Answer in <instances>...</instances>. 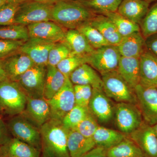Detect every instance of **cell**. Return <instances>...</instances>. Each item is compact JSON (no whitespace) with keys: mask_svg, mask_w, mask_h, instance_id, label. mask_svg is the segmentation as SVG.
I'll return each mask as SVG.
<instances>
[{"mask_svg":"<svg viewBox=\"0 0 157 157\" xmlns=\"http://www.w3.org/2000/svg\"><path fill=\"white\" fill-rule=\"evenodd\" d=\"M42 150L50 157H71L67 147L69 131L62 121L50 118L40 128Z\"/></svg>","mask_w":157,"mask_h":157,"instance_id":"6da1fadb","label":"cell"},{"mask_svg":"<svg viewBox=\"0 0 157 157\" xmlns=\"http://www.w3.org/2000/svg\"><path fill=\"white\" fill-rule=\"evenodd\" d=\"M96 15L79 2L61 0L52 6V21L69 29H75Z\"/></svg>","mask_w":157,"mask_h":157,"instance_id":"7a4b0ae2","label":"cell"},{"mask_svg":"<svg viewBox=\"0 0 157 157\" xmlns=\"http://www.w3.org/2000/svg\"><path fill=\"white\" fill-rule=\"evenodd\" d=\"M27 96L16 81L0 82V111L10 116L21 114L25 109Z\"/></svg>","mask_w":157,"mask_h":157,"instance_id":"3957f363","label":"cell"},{"mask_svg":"<svg viewBox=\"0 0 157 157\" xmlns=\"http://www.w3.org/2000/svg\"><path fill=\"white\" fill-rule=\"evenodd\" d=\"M103 90L109 98L118 103L137 104L135 90L122 78L117 70L101 75Z\"/></svg>","mask_w":157,"mask_h":157,"instance_id":"277c9868","label":"cell"},{"mask_svg":"<svg viewBox=\"0 0 157 157\" xmlns=\"http://www.w3.org/2000/svg\"><path fill=\"white\" fill-rule=\"evenodd\" d=\"M7 125L14 137L42 150L40 128L23 116L19 114L12 117Z\"/></svg>","mask_w":157,"mask_h":157,"instance_id":"5b68a950","label":"cell"},{"mask_svg":"<svg viewBox=\"0 0 157 157\" xmlns=\"http://www.w3.org/2000/svg\"><path fill=\"white\" fill-rule=\"evenodd\" d=\"M121 56L116 45L95 49L87 55V64L101 75L117 70Z\"/></svg>","mask_w":157,"mask_h":157,"instance_id":"8992f818","label":"cell"},{"mask_svg":"<svg viewBox=\"0 0 157 157\" xmlns=\"http://www.w3.org/2000/svg\"><path fill=\"white\" fill-rule=\"evenodd\" d=\"M114 113L118 128L127 135L138 128L144 122L137 104L118 103L114 108Z\"/></svg>","mask_w":157,"mask_h":157,"instance_id":"52a82bcc","label":"cell"},{"mask_svg":"<svg viewBox=\"0 0 157 157\" xmlns=\"http://www.w3.org/2000/svg\"><path fill=\"white\" fill-rule=\"evenodd\" d=\"M53 5L30 1L21 5L15 16V24L27 26L42 21H52Z\"/></svg>","mask_w":157,"mask_h":157,"instance_id":"ba28073f","label":"cell"},{"mask_svg":"<svg viewBox=\"0 0 157 157\" xmlns=\"http://www.w3.org/2000/svg\"><path fill=\"white\" fill-rule=\"evenodd\" d=\"M137 105L144 122L153 126L157 123V88L139 84L135 87Z\"/></svg>","mask_w":157,"mask_h":157,"instance_id":"9c48e42d","label":"cell"},{"mask_svg":"<svg viewBox=\"0 0 157 157\" xmlns=\"http://www.w3.org/2000/svg\"><path fill=\"white\" fill-rule=\"evenodd\" d=\"M46 67L35 64L17 81L27 97L44 98Z\"/></svg>","mask_w":157,"mask_h":157,"instance_id":"30bf717a","label":"cell"},{"mask_svg":"<svg viewBox=\"0 0 157 157\" xmlns=\"http://www.w3.org/2000/svg\"><path fill=\"white\" fill-rule=\"evenodd\" d=\"M47 101L50 108L51 118L62 121L76 105L74 85L69 77L58 92Z\"/></svg>","mask_w":157,"mask_h":157,"instance_id":"8fae6325","label":"cell"},{"mask_svg":"<svg viewBox=\"0 0 157 157\" xmlns=\"http://www.w3.org/2000/svg\"><path fill=\"white\" fill-rule=\"evenodd\" d=\"M88 109L97 120L101 123L108 122L114 114V108L103 89H93Z\"/></svg>","mask_w":157,"mask_h":157,"instance_id":"7c38bea8","label":"cell"},{"mask_svg":"<svg viewBox=\"0 0 157 157\" xmlns=\"http://www.w3.org/2000/svg\"><path fill=\"white\" fill-rule=\"evenodd\" d=\"M147 157H157V137L152 126L144 122L138 128L128 135Z\"/></svg>","mask_w":157,"mask_h":157,"instance_id":"4fadbf2b","label":"cell"},{"mask_svg":"<svg viewBox=\"0 0 157 157\" xmlns=\"http://www.w3.org/2000/svg\"><path fill=\"white\" fill-rule=\"evenodd\" d=\"M30 38L56 43L65 41L66 32L53 21H42L27 25Z\"/></svg>","mask_w":157,"mask_h":157,"instance_id":"5bb4252c","label":"cell"},{"mask_svg":"<svg viewBox=\"0 0 157 157\" xmlns=\"http://www.w3.org/2000/svg\"><path fill=\"white\" fill-rule=\"evenodd\" d=\"M56 43L30 38L24 43L20 52L26 54L35 65L47 66L49 52Z\"/></svg>","mask_w":157,"mask_h":157,"instance_id":"9a60e30c","label":"cell"},{"mask_svg":"<svg viewBox=\"0 0 157 157\" xmlns=\"http://www.w3.org/2000/svg\"><path fill=\"white\" fill-rule=\"evenodd\" d=\"M21 114L40 128L51 118L50 108L48 101L44 98L27 97L25 109Z\"/></svg>","mask_w":157,"mask_h":157,"instance_id":"2e32d148","label":"cell"},{"mask_svg":"<svg viewBox=\"0 0 157 157\" xmlns=\"http://www.w3.org/2000/svg\"><path fill=\"white\" fill-rule=\"evenodd\" d=\"M0 60L9 79L16 82L35 65L26 54L20 52Z\"/></svg>","mask_w":157,"mask_h":157,"instance_id":"e0dca14e","label":"cell"},{"mask_svg":"<svg viewBox=\"0 0 157 157\" xmlns=\"http://www.w3.org/2000/svg\"><path fill=\"white\" fill-rule=\"evenodd\" d=\"M121 56L139 58L147 50L145 39L140 31L123 37L117 45Z\"/></svg>","mask_w":157,"mask_h":157,"instance_id":"ac0fdd59","label":"cell"},{"mask_svg":"<svg viewBox=\"0 0 157 157\" xmlns=\"http://www.w3.org/2000/svg\"><path fill=\"white\" fill-rule=\"evenodd\" d=\"M140 83L146 86H157V57L147 49L139 58Z\"/></svg>","mask_w":157,"mask_h":157,"instance_id":"d6986e66","label":"cell"},{"mask_svg":"<svg viewBox=\"0 0 157 157\" xmlns=\"http://www.w3.org/2000/svg\"><path fill=\"white\" fill-rule=\"evenodd\" d=\"M40 151L15 137L0 146V156L2 157H40Z\"/></svg>","mask_w":157,"mask_h":157,"instance_id":"ffe728a7","label":"cell"},{"mask_svg":"<svg viewBox=\"0 0 157 157\" xmlns=\"http://www.w3.org/2000/svg\"><path fill=\"white\" fill-rule=\"evenodd\" d=\"M150 4L144 0H123L117 12L132 22L139 25L148 11Z\"/></svg>","mask_w":157,"mask_h":157,"instance_id":"44dd1931","label":"cell"},{"mask_svg":"<svg viewBox=\"0 0 157 157\" xmlns=\"http://www.w3.org/2000/svg\"><path fill=\"white\" fill-rule=\"evenodd\" d=\"M73 85H90L94 88L103 89L101 77L97 71L87 63L82 65L69 77Z\"/></svg>","mask_w":157,"mask_h":157,"instance_id":"7402d4cb","label":"cell"},{"mask_svg":"<svg viewBox=\"0 0 157 157\" xmlns=\"http://www.w3.org/2000/svg\"><path fill=\"white\" fill-rule=\"evenodd\" d=\"M93 137H86L74 130L69 131L67 147L71 157H82L96 147Z\"/></svg>","mask_w":157,"mask_h":157,"instance_id":"603a6c76","label":"cell"},{"mask_svg":"<svg viewBox=\"0 0 157 157\" xmlns=\"http://www.w3.org/2000/svg\"><path fill=\"white\" fill-rule=\"evenodd\" d=\"M117 71L133 89L140 83L139 58L121 57Z\"/></svg>","mask_w":157,"mask_h":157,"instance_id":"cb8c5ba5","label":"cell"},{"mask_svg":"<svg viewBox=\"0 0 157 157\" xmlns=\"http://www.w3.org/2000/svg\"><path fill=\"white\" fill-rule=\"evenodd\" d=\"M91 25L98 30L110 45H117L123 37L112 21L103 14L96 15L89 21Z\"/></svg>","mask_w":157,"mask_h":157,"instance_id":"d4e9b609","label":"cell"},{"mask_svg":"<svg viewBox=\"0 0 157 157\" xmlns=\"http://www.w3.org/2000/svg\"><path fill=\"white\" fill-rule=\"evenodd\" d=\"M127 137L128 135L119 131L99 126L92 137L96 146L107 150L120 143Z\"/></svg>","mask_w":157,"mask_h":157,"instance_id":"484cf974","label":"cell"},{"mask_svg":"<svg viewBox=\"0 0 157 157\" xmlns=\"http://www.w3.org/2000/svg\"><path fill=\"white\" fill-rule=\"evenodd\" d=\"M67 78L56 67L47 65L44 88V99L48 101L53 98L63 86Z\"/></svg>","mask_w":157,"mask_h":157,"instance_id":"4316f807","label":"cell"},{"mask_svg":"<svg viewBox=\"0 0 157 157\" xmlns=\"http://www.w3.org/2000/svg\"><path fill=\"white\" fill-rule=\"evenodd\" d=\"M65 41L72 50L71 55H88L94 50L84 36L76 29H69L66 32Z\"/></svg>","mask_w":157,"mask_h":157,"instance_id":"83f0119b","label":"cell"},{"mask_svg":"<svg viewBox=\"0 0 157 157\" xmlns=\"http://www.w3.org/2000/svg\"><path fill=\"white\" fill-rule=\"evenodd\" d=\"M107 157H146L136 143L127 137L107 151Z\"/></svg>","mask_w":157,"mask_h":157,"instance_id":"f1b7e54d","label":"cell"},{"mask_svg":"<svg viewBox=\"0 0 157 157\" xmlns=\"http://www.w3.org/2000/svg\"><path fill=\"white\" fill-rule=\"evenodd\" d=\"M123 0H80L79 2L95 14L117 12Z\"/></svg>","mask_w":157,"mask_h":157,"instance_id":"f546056e","label":"cell"},{"mask_svg":"<svg viewBox=\"0 0 157 157\" xmlns=\"http://www.w3.org/2000/svg\"><path fill=\"white\" fill-rule=\"evenodd\" d=\"M104 15L108 17L112 21L118 32L122 37L140 31L139 25L132 22L122 16L117 12L107 13Z\"/></svg>","mask_w":157,"mask_h":157,"instance_id":"4dcf8cb0","label":"cell"},{"mask_svg":"<svg viewBox=\"0 0 157 157\" xmlns=\"http://www.w3.org/2000/svg\"><path fill=\"white\" fill-rule=\"evenodd\" d=\"M30 38L27 26L15 24L0 26V39L26 42Z\"/></svg>","mask_w":157,"mask_h":157,"instance_id":"1f68e13d","label":"cell"},{"mask_svg":"<svg viewBox=\"0 0 157 157\" xmlns=\"http://www.w3.org/2000/svg\"><path fill=\"white\" fill-rule=\"evenodd\" d=\"M76 29L84 36L94 49L110 45L98 30L91 25L89 21L80 25Z\"/></svg>","mask_w":157,"mask_h":157,"instance_id":"d6a6232c","label":"cell"},{"mask_svg":"<svg viewBox=\"0 0 157 157\" xmlns=\"http://www.w3.org/2000/svg\"><path fill=\"white\" fill-rule=\"evenodd\" d=\"M140 32L144 39L157 33V1L151 7L140 24Z\"/></svg>","mask_w":157,"mask_h":157,"instance_id":"836d02e7","label":"cell"},{"mask_svg":"<svg viewBox=\"0 0 157 157\" xmlns=\"http://www.w3.org/2000/svg\"><path fill=\"white\" fill-rule=\"evenodd\" d=\"M90 113L88 108L75 105L65 116L62 121V123L69 131L73 130Z\"/></svg>","mask_w":157,"mask_h":157,"instance_id":"e575fe53","label":"cell"},{"mask_svg":"<svg viewBox=\"0 0 157 157\" xmlns=\"http://www.w3.org/2000/svg\"><path fill=\"white\" fill-rule=\"evenodd\" d=\"M87 55H70L60 62L56 67L66 77H69L71 73L82 65L87 63Z\"/></svg>","mask_w":157,"mask_h":157,"instance_id":"d590c367","label":"cell"},{"mask_svg":"<svg viewBox=\"0 0 157 157\" xmlns=\"http://www.w3.org/2000/svg\"><path fill=\"white\" fill-rule=\"evenodd\" d=\"M72 50L65 41L56 42L49 52L48 65L56 67L64 59L70 56Z\"/></svg>","mask_w":157,"mask_h":157,"instance_id":"8d00e7d4","label":"cell"},{"mask_svg":"<svg viewBox=\"0 0 157 157\" xmlns=\"http://www.w3.org/2000/svg\"><path fill=\"white\" fill-rule=\"evenodd\" d=\"M99 126L97 119L90 113L73 130L84 137H92Z\"/></svg>","mask_w":157,"mask_h":157,"instance_id":"74e56055","label":"cell"},{"mask_svg":"<svg viewBox=\"0 0 157 157\" xmlns=\"http://www.w3.org/2000/svg\"><path fill=\"white\" fill-rule=\"evenodd\" d=\"M20 5L6 2L0 7V26L15 24L16 13Z\"/></svg>","mask_w":157,"mask_h":157,"instance_id":"f35d334b","label":"cell"},{"mask_svg":"<svg viewBox=\"0 0 157 157\" xmlns=\"http://www.w3.org/2000/svg\"><path fill=\"white\" fill-rule=\"evenodd\" d=\"M74 91L76 105L88 108L92 95V87L90 85H74Z\"/></svg>","mask_w":157,"mask_h":157,"instance_id":"ab89813d","label":"cell"},{"mask_svg":"<svg viewBox=\"0 0 157 157\" xmlns=\"http://www.w3.org/2000/svg\"><path fill=\"white\" fill-rule=\"evenodd\" d=\"M25 42L0 39V60L19 52Z\"/></svg>","mask_w":157,"mask_h":157,"instance_id":"60d3db41","label":"cell"},{"mask_svg":"<svg viewBox=\"0 0 157 157\" xmlns=\"http://www.w3.org/2000/svg\"><path fill=\"white\" fill-rule=\"evenodd\" d=\"M147 49L157 57V33L145 39Z\"/></svg>","mask_w":157,"mask_h":157,"instance_id":"b9f144b4","label":"cell"},{"mask_svg":"<svg viewBox=\"0 0 157 157\" xmlns=\"http://www.w3.org/2000/svg\"><path fill=\"white\" fill-rule=\"evenodd\" d=\"M9 131L7 124L0 117V145H2L10 139Z\"/></svg>","mask_w":157,"mask_h":157,"instance_id":"7bdbcfd3","label":"cell"},{"mask_svg":"<svg viewBox=\"0 0 157 157\" xmlns=\"http://www.w3.org/2000/svg\"><path fill=\"white\" fill-rule=\"evenodd\" d=\"M107 150L96 146L82 157H107Z\"/></svg>","mask_w":157,"mask_h":157,"instance_id":"ee69618b","label":"cell"},{"mask_svg":"<svg viewBox=\"0 0 157 157\" xmlns=\"http://www.w3.org/2000/svg\"><path fill=\"white\" fill-rule=\"evenodd\" d=\"M7 79H9V78H8L2 64L0 60V82L7 80Z\"/></svg>","mask_w":157,"mask_h":157,"instance_id":"f6af8a7d","label":"cell"},{"mask_svg":"<svg viewBox=\"0 0 157 157\" xmlns=\"http://www.w3.org/2000/svg\"><path fill=\"white\" fill-rule=\"evenodd\" d=\"M31 0H7V2L12 3L21 6L22 4L30 2Z\"/></svg>","mask_w":157,"mask_h":157,"instance_id":"bcb514c9","label":"cell"},{"mask_svg":"<svg viewBox=\"0 0 157 157\" xmlns=\"http://www.w3.org/2000/svg\"><path fill=\"white\" fill-rule=\"evenodd\" d=\"M33 1L39 2L54 5V4L59 2V1H61V0H33Z\"/></svg>","mask_w":157,"mask_h":157,"instance_id":"7dc6e473","label":"cell"},{"mask_svg":"<svg viewBox=\"0 0 157 157\" xmlns=\"http://www.w3.org/2000/svg\"><path fill=\"white\" fill-rule=\"evenodd\" d=\"M154 130L155 133L157 137V123L155 124V125L152 126Z\"/></svg>","mask_w":157,"mask_h":157,"instance_id":"c3c4849f","label":"cell"},{"mask_svg":"<svg viewBox=\"0 0 157 157\" xmlns=\"http://www.w3.org/2000/svg\"><path fill=\"white\" fill-rule=\"evenodd\" d=\"M7 2V0H0V7Z\"/></svg>","mask_w":157,"mask_h":157,"instance_id":"681fc988","label":"cell"},{"mask_svg":"<svg viewBox=\"0 0 157 157\" xmlns=\"http://www.w3.org/2000/svg\"><path fill=\"white\" fill-rule=\"evenodd\" d=\"M41 157H50L48 155L46 154L45 153L42 152V156Z\"/></svg>","mask_w":157,"mask_h":157,"instance_id":"f907efd6","label":"cell"},{"mask_svg":"<svg viewBox=\"0 0 157 157\" xmlns=\"http://www.w3.org/2000/svg\"><path fill=\"white\" fill-rule=\"evenodd\" d=\"M144 1H146V2L151 3V2H154V1H157V0H144Z\"/></svg>","mask_w":157,"mask_h":157,"instance_id":"816d5d0a","label":"cell"},{"mask_svg":"<svg viewBox=\"0 0 157 157\" xmlns=\"http://www.w3.org/2000/svg\"><path fill=\"white\" fill-rule=\"evenodd\" d=\"M156 87H157V86H156Z\"/></svg>","mask_w":157,"mask_h":157,"instance_id":"f5cc1de1","label":"cell"},{"mask_svg":"<svg viewBox=\"0 0 157 157\" xmlns=\"http://www.w3.org/2000/svg\"><path fill=\"white\" fill-rule=\"evenodd\" d=\"M0 157H2L1 156H0Z\"/></svg>","mask_w":157,"mask_h":157,"instance_id":"db71d44e","label":"cell"},{"mask_svg":"<svg viewBox=\"0 0 157 157\" xmlns=\"http://www.w3.org/2000/svg\"><path fill=\"white\" fill-rule=\"evenodd\" d=\"M0 146H1V145H0Z\"/></svg>","mask_w":157,"mask_h":157,"instance_id":"11a10c76","label":"cell"}]
</instances>
